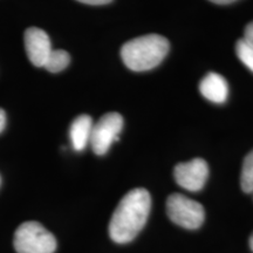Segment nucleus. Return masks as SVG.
Listing matches in <instances>:
<instances>
[{"mask_svg": "<svg viewBox=\"0 0 253 253\" xmlns=\"http://www.w3.org/2000/svg\"><path fill=\"white\" fill-rule=\"evenodd\" d=\"M151 210L148 190L137 188L126 194L114 211L109 223V236L118 244H126L143 229Z\"/></svg>", "mask_w": 253, "mask_h": 253, "instance_id": "f257e3e1", "label": "nucleus"}, {"mask_svg": "<svg viewBox=\"0 0 253 253\" xmlns=\"http://www.w3.org/2000/svg\"><path fill=\"white\" fill-rule=\"evenodd\" d=\"M169 41L160 34H147L126 42L121 58L130 71L145 72L157 67L169 53Z\"/></svg>", "mask_w": 253, "mask_h": 253, "instance_id": "f03ea898", "label": "nucleus"}, {"mask_svg": "<svg viewBox=\"0 0 253 253\" xmlns=\"http://www.w3.org/2000/svg\"><path fill=\"white\" fill-rule=\"evenodd\" d=\"M13 245L17 253H54L55 237L38 221H25L14 233Z\"/></svg>", "mask_w": 253, "mask_h": 253, "instance_id": "7ed1b4c3", "label": "nucleus"}, {"mask_svg": "<svg viewBox=\"0 0 253 253\" xmlns=\"http://www.w3.org/2000/svg\"><path fill=\"white\" fill-rule=\"evenodd\" d=\"M167 213L176 225L188 230L198 229L205 219L203 205L181 194H172L168 197Z\"/></svg>", "mask_w": 253, "mask_h": 253, "instance_id": "20e7f679", "label": "nucleus"}, {"mask_svg": "<svg viewBox=\"0 0 253 253\" xmlns=\"http://www.w3.org/2000/svg\"><path fill=\"white\" fill-rule=\"evenodd\" d=\"M122 128L123 118L119 113H108L103 115L91 129L89 144L94 153L99 156L108 153L114 142L119 141Z\"/></svg>", "mask_w": 253, "mask_h": 253, "instance_id": "39448f33", "label": "nucleus"}, {"mask_svg": "<svg viewBox=\"0 0 253 253\" xmlns=\"http://www.w3.org/2000/svg\"><path fill=\"white\" fill-rule=\"evenodd\" d=\"M173 177L179 186L188 191H199L204 188L209 177V166L203 158H194L185 163L177 164Z\"/></svg>", "mask_w": 253, "mask_h": 253, "instance_id": "423d86ee", "label": "nucleus"}, {"mask_svg": "<svg viewBox=\"0 0 253 253\" xmlns=\"http://www.w3.org/2000/svg\"><path fill=\"white\" fill-rule=\"evenodd\" d=\"M25 48L30 61L37 67H43L52 52L48 34L38 27H30L24 36Z\"/></svg>", "mask_w": 253, "mask_h": 253, "instance_id": "0eeeda50", "label": "nucleus"}, {"mask_svg": "<svg viewBox=\"0 0 253 253\" xmlns=\"http://www.w3.org/2000/svg\"><path fill=\"white\" fill-rule=\"evenodd\" d=\"M199 91L205 99L213 103H224L229 96V86L221 75L209 73L199 84Z\"/></svg>", "mask_w": 253, "mask_h": 253, "instance_id": "6e6552de", "label": "nucleus"}, {"mask_svg": "<svg viewBox=\"0 0 253 253\" xmlns=\"http://www.w3.org/2000/svg\"><path fill=\"white\" fill-rule=\"evenodd\" d=\"M93 120L89 115H80L72 122L69 129V137L74 150L82 151L89 144Z\"/></svg>", "mask_w": 253, "mask_h": 253, "instance_id": "1a4fd4ad", "label": "nucleus"}, {"mask_svg": "<svg viewBox=\"0 0 253 253\" xmlns=\"http://www.w3.org/2000/svg\"><path fill=\"white\" fill-rule=\"evenodd\" d=\"M69 62H71V56L68 52L63 49H55L50 52L43 67L50 73H59L67 68Z\"/></svg>", "mask_w": 253, "mask_h": 253, "instance_id": "9d476101", "label": "nucleus"}, {"mask_svg": "<svg viewBox=\"0 0 253 253\" xmlns=\"http://www.w3.org/2000/svg\"><path fill=\"white\" fill-rule=\"evenodd\" d=\"M240 185L246 194H253V150L246 155L243 162Z\"/></svg>", "mask_w": 253, "mask_h": 253, "instance_id": "9b49d317", "label": "nucleus"}, {"mask_svg": "<svg viewBox=\"0 0 253 253\" xmlns=\"http://www.w3.org/2000/svg\"><path fill=\"white\" fill-rule=\"evenodd\" d=\"M236 53L240 61L253 72V48L249 46L244 40L240 39L236 45Z\"/></svg>", "mask_w": 253, "mask_h": 253, "instance_id": "f8f14e48", "label": "nucleus"}, {"mask_svg": "<svg viewBox=\"0 0 253 253\" xmlns=\"http://www.w3.org/2000/svg\"><path fill=\"white\" fill-rule=\"evenodd\" d=\"M243 40H244L249 46H251L253 48V21L245 27L244 38H243Z\"/></svg>", "mask_w": 253, "mask_h": 253, "instance_id": "ddd939ff", "label": "nucleus"}, {"mask_svg": "<svg viewBox=\"0 0 253 253\" xmlns=\"http://www.w3.org/2000/svg\"><path fill=\"white\" fill-rule=\"evenodd\" d=\"M78 1L82 2V4H87V5H107L109 2H112L113 0H78Z\"/></svg>", "mask_w": 253, "mask_h": 253, "instance_id": "4468645a", "label": "nucleus"}, {"mask_svg": "<svg viewBox=\"0 0 253 253\" xmlns=\"http://www.w3.org/2000/svg\"><path fill=\"white\" fill-rule=\"evenodd\" d=\"M6 126V113L2 108H0V132L4 131Z\"/></svg>", "mask_w": 253, "mask_h": 253, "instance_id": "2eb2a0df", "label": "nucleus"}, {"mask_svg": "<svg viewBox=\"0 0 253 253\" xmlns=\"http://www.w3.org/2000/svg\"><path fill=\"white\" fill-rule=\"evenodd\" d=\"M210 1L218 5H227V4H232V2L237 1V0H210Z\"/></svg>", "mask_w": 253, "mask_h": 253, "instance_id": "dca6fc26", "label": "nucleus"}, {"mask_svg": "<svg viewBox=\"0 0 253 253\" xmlns=\"http://www.w3.org/2000/svg\"><path fill=\"white\" fill-rule=\"evenodd\" d=\"M249 244H250V249H251L252 251H253V233H252V235H251V237H250Z\"/></svg>", "mask_w": 253, "mask_h": 253, "instance_id": "f3484780", "label": "nucleus"}, {"mask_svg": "<svg viewBox=\"0 0 253 253\" xmlns=\"http://www.w3.org/2000/svg\"><path fill=\"white\" fill-rule=\"evenodd\" d=\"M0 184H1V177H0Z\"/></svg>", "mask_w": 253, "mask_h": 253, "instance_id": "a211bd4d", "label": "nucleus"}]
</instances>
